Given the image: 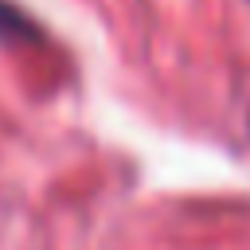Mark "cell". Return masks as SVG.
<instances>
[{
	"instance_id": "cell-1",
	"label": "cell",
	"mask_w": 250,
	"mask_h": 250,
	"mask_svg": "<svg viewBox=\"0 0 250 250\" xmlns=\"http://www.w3.org/2000/svg\"><path fill=\"white\" fill-rule=\"evenodd\" d=\"M39 35L43 31L23 8H16L12 0H0V43H35Z\"/></svg>"
}]
</instances>
